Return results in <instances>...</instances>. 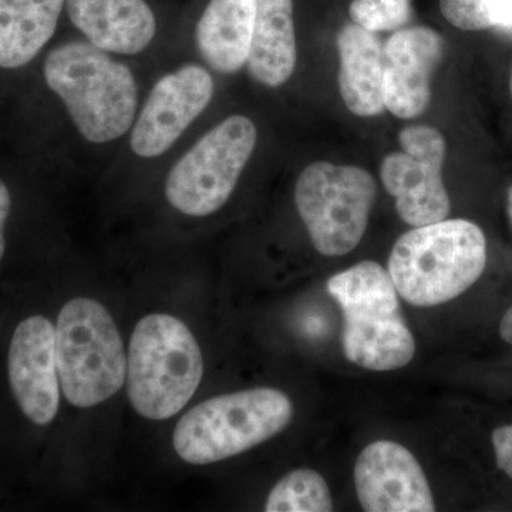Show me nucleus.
Segmentation results:
<instances>
[{
    "mask_svg": "<svg viewBox=\"0 0 512 512\" xmlns=\"http://www.w3.org/2000/svg\"><path fill=\"white\" fill-rule=\"evenodd\" d=\"M485 265L483 229L446 218L414 227L397 239L387 272L404 301L430 308L463 295L481 278Z\"/></svg>",
    "mask_w": 512,
    "mask_h": 512,
    "instance_id": "obj_1",
    "label": "nucleus"
},
{
    "mask_svg": "<svg viewBox=\"0 0 512 512\" xmlns=\"http://www.w3.org/2000/svg\"><path fill=\"white\" fill-rule=\"evenodd\" d=\"M47 86L62 99L79 133L94 144L110 143L133 126L137 83L133 72L86 42L49 52L43 66Z\"/></svg>",
    "mask_w": 512,
    "mask_h": 512,
    "instance_id": "obj_2",
    "label": "nucleus"
},
{
    "mask_svg": "<svg viewBox=\"0 0 512 512\" xmlns=\"http://www.w3.org/2000/svg\"><path fill=\"white\" fill-rule=\"evenodd\" d=\"M326 288L343 313L342 345L349 362L375 372L412 362L416 342L396 286L382 265L359 262L329 278Z\"/></svg>",
    "mask_w": 512,
    "mask_h": 512,
    "instance_id": "obj_3",
    "label": "nucleus"
},
{
    "mask_svg": "<svg viewBox=\"0 0 512 512\" xmlns=\"http://www.w3.org/2000/svg\"><path fill=\"white\" fill-rule=\"evenodd\" d=\"M204 376L200 345L175 316L153 313L134 328L127 357V392L140 416L165 420L180 413Z\"/></svg>",
    "mask_w": 512,
    "mask_h": 512,
    "instance_id": "obj_4",
    "label": "nucleus"
},
{
    "mask_svg": "<svg viewBox=\"0 0 512 512\" xmlns=\"http://www.w3.org/2000/svg\"><path fill=\"white\" fill-rule=\"evenodd\" d=\"M292 417L291 399L281 390L256 387L222 394L181 417L174 430V450L185 463H218L271 440Z\"/></svg>",
    "mask_w": 512,
    "mask_h": 512,
    "instance_id": "obj_5",
    "label": "nucleus"
},
{
    "mask_svg": "<svg viewBox=\"0 0 512 512\" xmlns=\"http://www.w3.org/2000/svg\"><path fill=\"white\" fill-rule=\"evenodd\" d=\"M56 359L63 394L80 409L106 402L126 380L123 339L110 312L94 299H72L63 306Z\"/></svg>",
    "mask_w": 512,
    "mask_h": 512,
    "instance_id": "obj_6",
    "label": "nucleus"
},
{
    "mask_svg": "<svg viewBox=\"0 0 512 512\" xmlns=\"http://www.w3.org/2000/svg\"><path fill=\"white\" fill-rule=\"evenodd\" d=\"M377 187L369 171L316 161L299 175L295 204L313 247L325 256L349 254L365 235Z\"/></svg>",
    "mask_w": 512,
    "mask_h": 512,
    "instance_id": "obj_7",
    "label": "nucleus"
},
{
    "mask_svg": "<svg viewBox=\"0 0 512 512\" xmlns=\"http://www.w3.org/2000/svg\"><path fill=\"white\" fill-rule=\"evenodd\" d=\"M255 124L248 117L222 120L168 174L165 197L175 210L207 217L224 207L256 146Z\"/></svg>",
    "mask_w": 512,
    "mask_h": 512,
    "instance_id": "obj_8",
    "label": "nucleus"
},
{
    "mask_svg": "<svg viewBox=\"0 0 512 512\" xmlns=\"http://www.w3.org/2000/svg\"><path fill=\"white\" fill-rule=\"evenodd\" d=\"M402 150L383 158L380 177L396 201L397 214L412 227L446 220L450 197L443 181L446 140L430 126H410L399 134Z\"/></svg>",
    "mask_w": 512,
    "mask_h": 512,
    "instance_id": "obj_9",
    "label": "nucleus"
},
{
    "mask_svg": "<svg viewBox=\"0 0 512 512\" xmlns=\"http://www.w3.org/2000/svg\"><path fill=\"white\" fill-rule=\"evenodd\" d=\"M214 96L211 74L185 64L161 77L131 130V150L138 157L163 156L207 109Z\"/></svg>",
    "mask_w": 512,
    "mask_h": 512,
    "instance_id": "obj_10",
    "label": "nucleus"
},
{
    "mask_svg": "<svg viewBox=\"0 0 512 512\" xmlns=\"http://www.w3.org/2000/svg\"><path fill=\"white\" fill-rule=\"evenodd\" d=\"M353 477L357 498L367 512L436 511L423 468L402 444H369L357 457Z\"/></svg>",
    "mask_w": 512,
    "mask_h": 512,
    "instance_id": "obj_11",
    "label": "nucleus"
},
{
    "mask_svg": "<svg viewBox=\"0 0 512 512\" xmlns=\"http://www.w3.org/2000/svg\"><path fill=\"white\" fill-rule=\"evenodd\" d=\"M10 389L20 410L37 426L56 419L60 404L56 328L45 316L23 320L13 333L8 356Z\"/></svg>",
    "mask_w": 512,
    "mask_h": 512,
    "instance_id": "obj_12",
    "label": "nucleus"
},
{
    "mask_svg": "<svg viewBox=\"0 0 512 512\" xmlns=\"http://www.w3.org/2000/svg\"><path fill=\"white\" fill-rule=\"evenodd\" d=\"M444 55L443 37L430 28L402 29L384 45V104L399 119L429 107L431 77Z\"/></svg>",
    "mask_w": 512,
    "mask_h": 512,
    "instance_id": "obj_13",
    "label": "nucleus"
},
{
    "mask_svg": "<svg viewBox=\"0 0 512 512\" xmlns=\"http://www.w3.org/2000/svg\"><path fill=\"white\" fill-rule=\"evenodd\" d=\"M74 26L104 52L137 55L153 42L156 16L144 0H66Z\"/></svg>",
    "mask_w": 512,
    "mask_h": 512,
    "instance_id": "obj_14",
    "label": "nucleus"
},
{
    "mask_svg": "<svg viewBox=\"0 0 512 512\" xmlns=\"http://www.w3.org/2000/svg\"><path fill=\"white\" fill-rule=\"evenodd\" d=\"M339 89L350 113L379 116L384 104V47L376 32L350 23L338 35Z\"/></svg>",
    "mask_w": 512,
    "mask_h": 512,
    "instance_id": "obj_15",
    "label": "nucleus"
},
{
    "mask_svg": "<svg viewBox=\"0 0 512 512\" xmlns=\"http://www.w3.org/2000/svg\"><path fill=\"white\" fill-rule=\"evenodd\" d=\"M248 72L262 86H282L296 66L293 0H258L247 59Z\"/></svg>",
    "mask_w": 512,
    "mask_h": 512,
    "instance_id": "obj_16",
    "label": "nucleus"
},
{
    "mask_svg": "<svg viewBox=\"0 0 512 512\" xmlns=\"http://www.w3.org/2000/svg\"><path fill=\"white\" fill-rule=\"evenodd\" d=\"M258 0H210L197 25L198 52L215 72L237 73L247 64Z\"/></svg>",
    "mask_w": 512,
    "mask_h": 512,
    "instance_id": "obj_17",
    "label": "nucleus"
},
{
    "mask_svg": "<svg viewBox=\"0 0 512 512\" xmlns=\"http://www.w3.org/2000/svg\"><path fill=\"white\" fill-rule=\"evenodd\" d=\"M66 0H0V67L32 62L55 35Z\"/></svg>",
    "mask_w": 512,
    "mask_h": 512,
    "instance_id": "obj_18",
    "label": "nucleus"
},
{
    "mask_svg": "<svg viewBox=\"0 0 512 512\" xmlns=\"http://www.w3.org/2000/svg\"><path fill=\"white\" fill-rule=\"evenodd\" d=\"M332 495L318 471L299 468L276 483L266 500V512H329Z\"/></svg>",
    "mask_w": 512,
    "mask_h": 512,
    "instance_id": "obj_19",
    "label": "nucleus"
},
{
    "mask_svg": "<svg viewBox=\"0 0 512 512\" xmlns=\"http://www.w3.org/2000/svg\"><path fill=\"white\" fill-rule=\"evenodd\" d=\"M444 18L461 30L512 26V0H440Z\"/></svg>",
    "mask_w": 512,
    "mask_h": 512,
    "instance_id": "obj_20",
    "label": "nucleus"
},
{
    "mask_svg": "<svg viewBox=\"0 0 512 512\" xmlns=\"http://www.w3.org/2000/svg\"><path fill=\"white\" fill-rule=\"evenodd\" d=\"M349 12L353 23L376 33L402 28L412 18L410 0H353Z\"/></svg>",
    "mask_w": 512,
    "mask_h": 512,
    "instance_id": "obj_21",
    "label": "nucleus"
},
{
    "mask_svg": "<svg viewBox=\"0 0 512 512\" xmlns=\"http://www.w3.org/2000/svg\"><path fill=\"white\" fill-rule=\"evenodd\" d=\"M491 441L498 468L512 480V424L495 429Z\"/></svg>",
    "mask_w": 512,
    "mask_h": 512,
    "instance_id": "obj_22",
    "label": "nucleus"
},
{
    "mask_svg": "<svg viewBox=\"0 0 512 512\" xmlns=\"http://www.w3.org/2000/svg\"><path fill=\"white\" fill-rule=\"evenodd\" d=\"M10 210H12V198H10L9 188L0 180V262L6 251L5 227Z\"/></svg>",
    "mask_w": 512,
    "mask_h": 512,
    "instance_id": "obj_23",
    "label": "nucleus"
},
{
    "mask_svg": "<svg viewBox=\"0 0 512 512\" xmlns=\"http://www.w3.org/2000/svg\"><path fill=\"white\" fill-rule=\"evenodd\" d=\"M500 335L504 342L512 346V306L504 313L500 322Z\"/></svg>",
    "mask_w": 512,
    "mask_h": 512,
    "instance_id": "obj_24",
    "label": "nucleus"
},
{
    "mask_svg": "<svg viewBox=\"0 0 512 512\" xmlns=\"http://www.w3.org/2000/svg\"><path fill=\"white\" fill-rule=\"evenodd\" d=\"M507 212H508V218H510L511 227H512V185L510 187V190H508Z\"/></svg>",
    "mask_w": 512,
    "mask_h": 512,
    "instance_id": "obj_25",
    "label": "nucleus"
},
{
    "mask_svg": "<svg viewBox=\"0 0 512 512\" xmlns=\"http://www.w3.org/2000/svg\"><path fill=\"white\" fill-rule=\"evenodd\" d=\"M510 90H511V96H512V69H511V77H510Z\"/></svg>",
    "mask_w": 512,
    "mask_h": 512,
    "instance_id": "obj_26",
    "label": "nucleus"
}]
</instances>
